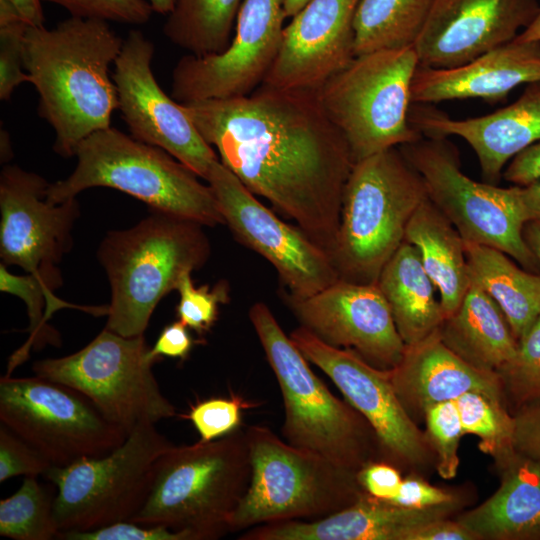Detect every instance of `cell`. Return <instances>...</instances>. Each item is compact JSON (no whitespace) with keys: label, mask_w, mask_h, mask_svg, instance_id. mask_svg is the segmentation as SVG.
<instances>
[{"label":"cell","mask_w":540,"mask_h":540,"mask_svg":"<svg viewBox=\"0 0 540 540\" xmlns=\"http://www.w3.org/2000/svg\"><path fill=\"white\" fill-rule=\"evenodd\" d=\"M181 105L219 161L332 258L355 162L317 90L262 83L244 96Z\"/></svg>","instance_id":"1"},{"label":"cell","mask_w":540,"mask_h":540,"mask_svg":"<svg viewBox=\"0 0 540 540\" xmlns=\"http://www.w3.org/2000/svg\"><path fill=\"white\" fill-rule=\"evenodd\" d=\"M123 40L109 22L70 16L54 28L28 26L23 62L39 94V115L54 129V151L74 156L95 131L111 127L118 109L110 67Z\"/></svg>","instance_id":"2"},{"label":"cell","mask_w":540,"mask_h":540,"mask_svg":"<svg viewBox=\"0 0 540 540\" xmlns=\"http://www.w3.org/2000/svg\"><path fill=\"white\" fill-rule=\"evenodd\" d=\"M203 226L153 209L134 227L107 233L98 250L111 286L106 329L124 337L144 334L160 300L207 261Z\"/></svg>","instance_id":"3"},{"label":"cell","mask_w":540,"mask_h":540,"mask_svg":"<svg viewBox=\"0 0 540 540\" xmlns=\"http://www.w3.org/2000/svg\"><path fill=\"white\" fill-rule=\"evenodd\" d=\"M250 473L245 430L174 445L158 459L148 497L130 521L185 531L193 540L218 539L230 532Z\"/></svg>","instance_id":"4"},{"label":"cell","mask_w":540,"mask_h":540,"mask_svg":"<svg viewBox=\"0 0 540 540\" xmlns=\"http://www.w3.org/2000/svg\"><path fill=\"white\" fill-rule=\"evenodd\" d=\"M249 318L280 387L286 441L357 473L366 464L381 461L370 424L313 372L268 306L255 303Z\"/></svg>","instance_id":"5"},{"label":"cell","mask_w":540,"mask_h":540,"mask_svg":"<svg viewBox=\"0 0 540 540\" xmlns=\"http://www.w3.org/2000/svg\"><path fill=\"white\" fill-rule=\"evenodd\" d=\"M74 156V171L49 184V201L60 203L89 188L108 187L204 226L225 224L210 186L159 147L109 127L84 138Z\"/></svg>","instance_id":"6"},{"label":"cell","mask_w":540,"mask_h":540,"mask_svg":"<svg viewBox=\"0 0 540 540\" xmlns=\"http://www.w3.org/2000/svg\"><path fill=\"white\" fill-rule=\"evenodd\" d=\"M428 198L419 173L399 147L354 163L347 179L332 260L341 280L377 284Z\"/></svg>","instance_id":"7"},{"label":"cell","mask_w":540,"mask_h":540,"mask_svg":"<svg viewBox=\"0 0 540 540\" xmlns=\"http://www.w3.org/2000/svg\"><path fill=\"white\" fill-rule=\"evenodd\" d=\"M245 432L250 480L230 518V532L319 519L354 504L366 493L357 472L283 441L270 428L252 425Z\"/></svg>","instance_id":"8"},{"label":"cell","mask_w":540,"mask_h":540,"mask_svg":"<svg viewBox=\"0 0 540 540\" xmlns=\"http://www.w3.org/2000/svg\"><path fill=\"white\" fill-rule=\"evenodd\" d=\"M418 66L414 46L373 51L355 56L317 89L354 162L422 137L409 121Z\"/></svg>","instance_id":"9"},{"label":"cell","mask_w":540,"mask_h":540,"mask_svg":"<svg viewBox=\"0 0 540 540\" xmlns=\"http://www.w3.org/2000/svg\"><path fill=\"white\" fill-rule=\"evenodd\" d=\"M399 149L421 176L428 199L464 241L496 248L540 274L523 236L529 218L521 186L504 188L471 179L461 170L456 147L447 138L422 136Z\"/></svg>","instance_id":"10"},{"label":"cell","mask_w":540,"mask_h":540,"mask_svg":"<svg viewBox=\"0 0 540 540\" xmlns=\"http://www.w3.org/2000/svg\"><path fill=\"white\" fill-rule=\"evenodd\" d=\"M172 446L155 423L145 422L104 456L51 466L43 476L58 489L54 517L60 532L130 521L148 497L158 459Z\"/></svg>","instance_id":"11"},{"label":"cell","mask_w":540,"mask_h":540,"mask_svg":"<svg viewBox=\"0 0 540 540\" xmlns=\"http://www.w3.org/2000/svg\"><path fill=\"white\" fill-rule=\"evenodd\" d=\"M157 360L144 335L124 337L105 328L78 352L36 361L32 369L84 394L129 434L140 423L176 415L153 374Z\"/></svg>","instance_id":"12"},{"label":"cell","mask_w":540,"mask_h":540,"mask_svg":"<svg viewBox=\"0 0 540 540\" xmlns=\"http://www.w3.org/2000/svg\"><path fill=\"white\" fill-rule=\"evenodd\" d=\"M0 420L56 467L104 456L128 436L84 394L38 375L1 377Z\"/></svg>","instance_id":"13"},{"label":"cell","mask_w":540,"mask_h":540,"mask_svg":"<svg viewBox=\"0 0 540 540\" xmlns=\"http://www.w3.org/2000/svg\"><path fill=\"white\" fill-rule=\"evenodd\" d=\"M290 338L305 358L322 370L374 430L381 461L402 473L425 476L435 469V453L425 431L409 416L389 378L350 349L331 346L303 326ZM432 473V472H431Z\"/></svg>","instance_id":"14"},{"label":"cell","mask_w":540,"mask_h":540,"mask_svg":"<svg viewBox=\"0 0 540 540\" xmlns=\"http://www.w3.org/2000/svg\"><path fill=\"white\" fill-rule=\"evenodd\" d=\"M234 236L267 259L289 290L288 298L312 296L338 281L329 254L299 227L265 207L228 168L215 161L205 179Z\"/></svg>","instance_id":"15"},{"label":"cell","mask_w":540,"mask_h":540,"mask_svg":"<svg viewBox=\"0 0 540 540\" xmlns=\"http://www.w3.org/2000/svg\"><path fill=\"white\" fill-rule=\"evenodd\" d=\"M284 0H244L235 35L219 54H188L171 75V97L178 103L224 99L251 93L264 81L279 52Z\"/></svg>","instance_id":"16"},{"label":"cell","mask_w":540,"mask_h":540,"mask_svg":"<svg viewBox=\"0 0 540 540\" xmlns=\"http://www.w3.org/2000/svg\"><path fill=\"white\" fill-rule=\"evenodd\" d=\"M154 51L153 42L139 30L124 38L112 73L118 109L132 137L165 150L205 180L219 157L182 105L159 86L151 67Z\"/></svg>","instance_id":"17"},{"label":"cell","mask_w":540,"mask_h":540,"mask_svg":"<svg viewBox=\"0 0 540 540\" xmlns=\"http://www.w3.org/2000/svg\"><path fill=\"white\" fill-rule=\"evenodd\" d=\"M40 175L7 165L0 175V256L55 291L62 284L58 264L72 245L79 215L76 198L53 203Z\"/></svg>","instance_id":"18"},{"label":"cell","mask_w":540,"mask_h":540,"mask_svg":"<svg viewBox=\"0 0 540 540\" xmlns=\"http://www.w3.org/2000/svg\"><path fill=\"white\" fill-rule=\"evenodd\" d=\"M286 301L301 326L325 343L350 349L379 369L400 362L406 345L377 284L339 279L312 296Z\"/></svg>","instance_id":"19"},{"label":"cell","mask_w":540,"mask_h":540,"mask_svg":"<svg viewBox=\"0 0 540 540\" xmlns=\"http://www.w3.org/2000/svg\"><path fill=\"white\" fill-rule=\"evenodd\" d=\"M538 0H434L414 44L419 65L454 68L513 41L534 20Z\"/></svg>","instance_id":"20"},{"label":"cell","mask_w":540,"mask_h":540,"mask_svg":"<svg viewBox=\"0 0 540 540\" xmlns=\"http://www.w3.org/2000/svg\"><path fill=\"white\" fill-rule=\"evenodd\" d=\"M360 0H310L284 27L279 52L262 83L317 90L355 57L354 17Z\"/></svg>","instance_id":"21"},{"label":"cell","mask_w":540,"mask_h":540,"mask_svg":"<svg viewBox=\"0 0 540 540\" xmlns=\"http://www.w3.org/2000/svg\"><path fill=\"white\" fill-rule=\"evenodd\" d=\"M410 107L409 121L422 136L465 140L482 175L494 184L518 153L540 141V81L526 85L513 103L483 116L453 119L424 104Z\"/></svg>","instance_id":"22"},{"label":"cell","mask_w":540,"mask_h":540,"mask_svg":"<svg viewBox=\"0 0 540 540\" xmlns=\"http://www.w3.org/2000/svg\"><path fill=\"white\" fill-rule=\"evenodd\" d=\"M464 502L408 508L365 493L354 504L315 520H289L247 529L240 540H408L429 522L454 517Z\"/></svg>","instance_id":"23"},{"label":"cell","mask_w":540,"mask_h":540,"mask_svg":"<svg viewBox=\"0 0 540 540\" xmlns=\"http://www.w3.org/2000/svg\"><path fill=\"white\" fill-rule=\"evenodd\" d=\"M540 81V42L513 41L454 68L418 66L411 88L413 104L480 98L504 99L513 89Z\"/></svg>","instance_id":"24"},{"label":"cell","mask_w":540,"mask_h":540,"mask_svg":"<svg viewBox=\"0 0 540 540\" xmlns=\"http://www.w3.org/2000/svg\"><path fill=\"white\" fill-rule=\"evenodd\" d=\"M389 378L400 402L417 424L424 420L429 407L455 401L470 391L505 403L499 374L464 361L444 344L439 329L406 346L400 362L389 370Z\"/></svg>","instance_id":"25"},{"label":"cell","mask_w":540,"mask_h":540,"mask_svg":"<svg viewBox=\"0 0 540 540\" xmlns=\"http://www.w3.org/2000/svg\"><path fill=\"white\" fill-rule=\"evenodd\" d=\"M492 459L498 489L456 518L477 540H540V465L515 448Z\"/></svg>","instance_id":"26"},{"label":"cell","mask_w":540,"mask_h":540,"mask_svg":"<svg viewBox=\"0 0 540 540\" xmlns=\"http://www.w3.org/2000/svg\"><path fill=\"white\" fill-rule=\"evenodd\" d=\"M439 334L464 361L497 373L513 360L518 349V340L499 306L473 282L457 311L444 319Z\"/></svg>","instance_id":"27"},{"label":"cell","mask_w":540,"mask_h":540,"mask_svg":"<svg viewBox=\"0 0 540 540\" xmlns=\"http://www.w3.org/2000/svg\"><path fill=\"white\" fill-rule=\"evenodd\" d=\"M404 241L416 248L439 293L444 319L450 317L471 285L464 239L427 198L412 215Z\"/></svg>","instance_id":"28"},{"label":"cell","mask_w":540,"mask_h":540,"mask_svg":"<svg viewBox=\"0 0 540 540\" xmlns=\"http://www.w3.org/2000/svg\"><path fill=\"white\" fill-rule=\"evenodd\" d=\"M377 286L384 295L406 346L437 331L444 321L436 287L416 248L404 241L383 267Z\"/></svg>","instance_id":"29"},{"label":"cell","mask_w":540,"mask_h":540,"mask_svg":"<svg viewBox=\"0 0 540 540\" xmlns=\"http://www.w3.org/2000/svg\"><path fill=\"white\" fill-rule=\"evenodd\" d=\"M465 250L471 282L499 306L519 341L540 315V274L490 246L465 241Z\"/></svg>","instance_id":"30"},{"label":"cell","mask_w":540,"mask_h":540,"mask_svg":"<svg viewBox=\"0 0 540 540\" xmlns=\"http://www.w3.org/2000/svg\"><path fill=\"white\" fill-rule=\"evenodd\" d=\"M434 0H360L354 17L355 56L414 46Z\"/></svg>","instance_id":"31"},{"label":"cell","mask_w":540,"mask_h":540,"mask_svg":"<svg viewBox=\"0 0 540 540\" xmlns=\"http://www.w3.org/2000/svg\"><path fill=\"white\" fill-rule=\"evenodd\" d=\"M244 0H176L163 26L174 45L195 56L224 52Z\"/></svg>","instance_id":"32"},{"label":"cell","mask_w":540,"mask_h":540,"mask_svg":"<svg viewBox=\"0 0 540 540\" xmlns=\"http://www.w3.org/2000/svg\"><path fill=\"white\" fill-rule=\"evenodd\" d=\"M0 289L2 292L18 296L25 302L30 322L29 339L11 356L6 375H10L17 365L27 359L31 347L36 348L47 343L59 345V334L46 323L55 311L73 307L93 315H107L108 312V306L81 307L69 304L55 296L54 291L37 277L31 274L23 276L12 274L3 263L0 265Z\"/></svg>","instance_id":"33"},{"label":"cell","mask_w":540,"mask_h":540,"mask_svg":"<svg viewBox=\"0 0 540 540\" xmlns=\"http://www.w3.org/2000/svg\"><path fill=\"white\" fill-rule=\"evenodd\" d=\"M60 533L54 498L36 477H25L19 489L0 501V535L14 540H50Z\"/></svg>","instance_id":"34"},{"label":"cell","mask_w":540,"mask_h":540,"mask_svg":"<svg viewBox=\"0 0 540 540\" xmlns=\"http://www.w3.org/2000/svg\"><path fill=\"white\" fill-rule=\"evenodd\" d=\"M464 435L480 439L478 448L491 458L514 448V416L502 400L479 391L455 400Z\"/></svg>","instance_id":"35"},{"label":"cell","mask_w":540,"mask_h":540,"mask_svg":"<svg viewBox=\"0 0 540 540\" xmlns=\"http://www.w3.org/2000/svg\"><path fill=\"white\" fill-rule=\"evenodd\" d=\"M498 374L506 407L512 415L540 405V315L518 341L513 360Z\"/></svg>","instance_id":"36"},{"label":"cell","mask_w":540,"mask_h":540,"mask_svg":"<svg viewBox=\"0 0 540 540\" xmlns=\"http://www.w3.org/2000/svg\"><path fill=\"white\" fill-rule=\"evenodd\" d=\"M425 433L435 453V470L443 479L457 476L458 448L464 435L455 401H446L429 407L424 415Z\"/></svg>","instance_id":"37"},{"label":"cell","mask_w":540,"mask_h":540,"mask_svg":"<svg viewBox=\"0 0 540 540\" xmlns=\"http://www.w3.org/2000/svg\"><path fill=\"white\" fill-rule=\"evenodd\" d=\"M179 303L177 316L188 328L199 335L207 332L218 316V306L228 302L226 285L218 284L212 290L207 286L195 287L191 272L184 273L177 285Z\"/></svg>","instance_id":"38"},{"label":"cell","mask_w":540,"mask_h":540,"mask_svg":"<svg viewBox=\"0 0 540 540\" xmlns=\"http://www.w3.org/2000/svg\"><path fill=\"white\" fill-rule=\"evenodd\" d=\"M66 9L70 16L96 18L125 24L147 23L152 6L147 0H42Z\"/></svg>","instance_id":"39"},{"label":"cell","mask_w":540,"mask_h":540,"mask_svg":"<svg viewBox=\"0 0 540 540\" xmlns=\"http://www.w3.org/2000/svg\"><path fill=\"white\" fill-rule=\"evenodd\" d=\"M28 24L23 20L0 25V99H10L15 88L30 77L24 68L23 41Z\"/></svg>","instance_id":"40"},{"label":"cell","mask_w":540,"mask_h":540,"mask_svg":"<svg viewBox=\"0 0 540 540\" xmlns=\"http://www.w3.org/2000/svg\"><path fill=\"white\" fill-rule=\"evenodd\" d=\"M241 402L237 398H211L191 407L186 416L200 435L208 442L235 431L241 421Z\"/></svg>","instance_id":"41"},{"label":"cell","mask_w":540,"mask_h":540,"mask_svg":"<svg viewBox=\"0 0 540 540\" xmlns=\"http://www.w3.org/2000/svg\"><path fill=\"white\" fill-rule=\"evenodd\" d=\"M52 465L26 441L0 425V482L11 477L44 475Z\"/></svg>","instance_id":"42"},{"label":"cell","mask_w":540,"mask_h":540,"mask_svg":"<svg viewBox=\"0 0 540 540\" xmlns=\"http://www.w3.org/2000/svg\"><path fill=\"white\" fill-rule=\"evenodd\" d=\"M57 539L64 540H193L185 531L173 530L165 525H146L120 521L94 530L60 532Z\"/></svg>","instance_id":"43"},{"label":"cell","mask_w":540,"mask_h":540,"mask_svg":"<svg viewBox=\"0 0 540 540\" xmlns=\"http://www.w3.org/2000/svg\"><path fill=\"white\" fill-rule=\"evenodd\" d=\"M463 501L461 495L430 484L423 476L408 474L403 477L397 494L390 502L408 508H429Z\"/></svg>","instance_id":"44"},{"label":"cell","mask_w":540,"mask_h":540,"mask_svg":"<svg viewBox=\"0 0 540 540\" xmlns=\"http://www.w3.org/2000/svg\"><path fill=\"white\" fill-rule=\"evenodd\" d=\"M357 477L369 495L390 501L397 494L403 480L402 472L385 461H372L361 468Z\"/></svg>","instance_id":"45"},{"label":"cell","mask_w":540,"mask_h":540,"mask_svg":"<svg viewBox=\"0 0 540 540\" xmlns=\"http://www.w3.org/2000/svg\"><path fill=\"white\" fill-rule=\"evenodd\" d=\"M513 416L514 448L540 465V405L523 408Z\"/></svg>","instance_id":"46"},{"label":"cell","mask_w":540,"mask_h":540,"mask_svg":"<svg viewBox=\"0 0 540 540\" xmlns=\"http://www.w3.org/2000/svg\"><path fill=\"white\" fill-rule=\"evenodd\" d=\"M187 328L180 320L167 325L151 348V354L158 359L162 356L186 359L194 344Z\"/></svg>","instance_id":"47"},{"label":"cell","mask_w":540,"mask_h":540,"mask_svg":"<svg viewBox=\"0 0 540 540\" xmlns=\"http://www.w3.org/2000/svg\"><path fill=\"white\" fill-rule=\"evenodd\" d=\"M502 177L517 186H527L540 180V141L512 158Z\"/></svg>","instance_id":"48"},{"label":"cell","mask_w":540,"mask_h":540,"mask_svg":"<svg viewBox=\"0 0 540 540\" xmlns=\"http://www.w3.org/2000/svg\"><path fill=\"white\" fill-rule=\"evenodd\" d=\"M408 540H477L456 516L429 522L414 530Z\"/></svg>","instance_id":"49"},{"label":"cell","mask_w":540,"mask_h":540,"mask_svg":"<svg viewBox=\"0 0 540 540\" xmlns=\"http://www.w3.org/2000/svg\"><path fill=\"white\" fill-rule=\"evenodd\" d=\"M28 26L42 27L45 23L42 0H10Z\"/></svg>","instance_id":"50"},{"label":"cell","mask_w":540,"mask_h":540,"mask_svg":"<svg viewBox=\"0 0 540 540\" xmlns=\"http://www.w3.org/2000/svg\"><path fill=\"white\" fill-rule=\"evenodd\" d=\"M521 191L529 221H540V180L521 186Z\"/></svg>","instance_id":"51"},{"label":"cell","mask_w":540,"mask_h":540,"mask_svg":"<svg viewBox=\"0 0 540 540\" xmlns=\"http://www.w3.org/2000/svg\"><path fill=\"white\" fill-rule=\"evenodd\" d=\"M523 236L540 265V221H528L524 226Z\"/></svg>","instance_id":"52"},{"label":"cell","mask_w":540,"mask_h":540,"mask_svg":"<svg viewBox=\"0 0 540 540\" xmlns=\"http://www.w3.org/2000/svg\"><path fill=\"white\" fill-rule=\"evenodd\" d=\"M515 39L518 41L540 42V10L530 25L525 28Z\"/></svg>","instance_id":"53"},{"label":"cell","mask_w":540,"mask_h":540,"mask_svg":"<svg viewBox=\"0 0 540 540\" xmlns=\"http://www.w3.org/2000/svg\"><path fill=\"white\" fill-rule=\"evenodd\" d=\"M310 0H284V14L286 18L295 16Z\"/></svg>","instance_id":"54"},{"label":"cell","mask_w":540,"mask_h":540,"mask_svg":"<svg viewBox=\"0 0 540 540\" xmlns=\"http://www.w3.org/2000/svg\"><path fill=\"white\" fill-rule=\"evenodd\" d=\"M152 6L154 12L162 15H168L175 5L176 0H147Z\"/></svg>","instance_id":"55"}]
</instances>
